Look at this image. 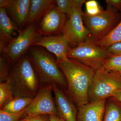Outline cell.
Here are the masks:
<instances>
[{
    "label": "cell",
    "mask_w": 121,
    "mask_h": 121,
    "mask_svg": "<svg viewBox=\"0 0 121 121\" xmlns=\"http://www.w3.org/2000/svg\"><path fill=\"white\" fill-rule=\"evenodd\" d=\"M56 63L66 80L68 94L72 101L78 108L89 103L88 91L95 71L69 58Z\"/></svg>",
    "instance_id": "cell-1"
},
{
    "label": "cell",
    "mask_w": 121,
    "mask_h": 121,
    "mask_svg": "<svg viewBox=\"0 0 121 121\" xmlns=\"http://www.w3.org/2000/svg\"><path fill=\"white\" fill-rule=\"evenodd\" d=\"M11 81L13 97L35 98L39 90V80L28 56H24L11 70Z\"/></svg>",
    "instance_id": "cell-2"
},
{
    "label": "cell",
    "mask_w": 121,
    "mask_h": 121,
    "mask_svg": "<svg viewBox=\"0 0 121 121\" xmlns=\"http://www.w3.org/2000/svg\"><path fill=\"white\" fill-rule=\"evenodd\" d=\"M32 46L29 49L28 56L40 82L67 87L66 80L56 60L45 50Z\"/></svg>",
    "instance_id": "cell-3"
},
{
    "label": "cell",
    "mask_w": 121,
    "mask_h": 121,
    "mask_svg": "<svg viewBox=\"0 0 121 121\" xmlns=\"http://www.w3.org/2000/svg\"><path fill=\"white\" fill-rule=\"evenodd\" d=\"M84 25L90 33L93 41L102 39L108 35L121 21V13L110 5L97 15L90 16L83 13Z\"/></svg>",
    "instance_id": "cell-4"
},
{
    "label": "cell",
    "mask_w": 121,
    "mask_h": 121,
    "mask_svg": "<svg viewBox=\"0 0 121 121\" xmlns=\"http://www.w3.org/2000/svg\"><path fill=\"white\" fill-rule=\"evenodd\" d=\"M112 55L107 49L99 47L90 39L70 48L68 58L76 60L91 68L95 71L101 69L105 61Z\"/></svg>",
    "instance_id": "cell-5"
},
{
    "label": "cell",
    "mask_w": 121,
    "mask_h": 121,
    "mask_svg": "<svg viewBox=\"0 0 121 121\" xmlns=\"http://www.w3.org/2000/svg\"><path fill=\"white\" fill-rule=\"evenodd\" d=\"M121 90V75L104 71H95L88 91L89 102L112 97Z\"/></svg>",
    "instance_id": "cell-6"
},
{
    "label": "cell",
    "mask_w": 121,
    "mask_h": 121,
    "mask_svg": "<svg viewBox=\"0 0 121 121\" xmlns=\"http://www.w3.org/2000/svg\"><path fill=\"white\" fill-rule=\"evenodd\" d=\"M41 36L36 24H30L7 45L2 54L9 61L17 62Z\"/></svg>",
    "instance_id": "cell-7"
},
{
    "label": "cell",
    "mask_w": 121,
    "mask_h": 121,
    "mask_svg": "<svg viewBox=\"0 0 121 121\" xmlns=\"http://www.w3.org/2000/svg\"><path fill=\"white\" fill-rule=\"evenodd\" d=\"M86 1V0H75L71 13L63 29V35L70 44L78 45L89 39L90 35L83 19L82 8Z\"/></svg>",
    "instance_id": "cell-8"
},
{
    "label": "cell",
    "mask_w": 121,
    "mask_h": 121,
    "mask_svg": "<svg viewBox=\"0 0 121 121\" xmlns=\"http://www.w3.org/2000/svg\"><path fill=\"white\" fill-rule=\"evenodd\" d=\"M52 84H47L40 89L25 110L26 115L58 114L55 102L52 97Z\"/></svg>",
    "instance_id": "cell-9"
},
{
    "label": "cell",
    "mask_w": 121,
    "mask_h": 121,
    "mask_svg": "<svg viewBox=\"0 0 121 121\" xmlns=\"http://www.w3.org/2000/svg\"><path fill=\"white\" fill-rule=\"evenodd\" d=\"M67 16L56 5L44 15L38 27L40 34L45 36L60 35L62 32Z\"/></svg>",
    "instance_id": "cell-10"
},
{
    "label": "cell",
    "mask_w": 121,
    "mask_h": 121,
    "mask_svg": "<svg viewBox=\"0 0 121 121\" xmlns=\"http://www.w3.org/2000/svg\"><path fill=\"white\" fill-rule=\"evenodd\" d=\"M67 39L62 35L41 36L32 46L45 48L56 56V63L68 59L67 55L70 48Z\"/></svg>",
    "instance_id": "cell-11"
},
{
    "label": "cell",
    "mask_w": 121,
    "mask_h": 121,
    "mask_svg": "<svg viewBox=\"0 0 121 121\" xmlns=\"http://www.w3.org/2000/svg\"><path fill=\"white\" fill-rule=\"evenodd\" d=\"M31 0H0V7L8 10L20 31L27 24Z\"/></svg>",
    "instance_id": "cell-12"
},
{
    "label": "cell",
    "mask_w": 121,
    "mask_h": 121,
    "mask_svg": "<svg viewBox=\"0 0 121 121\" xmlns=\"http://www.w3.org/2000/svg\"><path fill=\"white\" fill-rule=\"evenodd\" d=\"M58 114L65 121H78V110L72 101L56 84H52Z\"/></svg>",
    "instance_id": "cell-13"
},
{
    "label": "cell",
    "mask_w": 121,
    "mask_h": 121,
    "mask_svg": "<svg viewBox=\"0 0 121 121\" xmlns=\"http://www.w3.org/2000/svg\"><path fill=\"white\" fill-rule=\"evenodd\" d=\"M106 99H102L78 108V121H103Z\"/></svg>",
    "instance_id": "cell-14"
},
{
    "label": "cell",
    "mask_w": 121,
    "mask_h": 121,
    "mask_svg": "<svg viewBox=\"0 0 121 121\" xmlns=\"http://www.w3.org/2000/svg\"><path fill=\"white\" fill-rule=\"evenodd\" d=\"M21 31L9 17L6 9L0 8V52L13 39V33Z\"/></svg>",
    "instance_id": "cell-15"
},
{
    "label": "cell",
    "mask_w": 121,
    "mask_h": 121,
    "mask_svg": "<svg viewBox=\"0 0 121 121\" xmlns=\"http://www.w3.org/2000/svg\"><path fill=\"white\" fill-rule=\"evenodd\" d=\"M56 4V0H31L27 25L38 23Z\"/></svg>",
    "instance_id": "cell-16"
},
{
    "label": "cell",
    "mask_w": 121,
    "mask_h": 121,
    "mask_svg": "<svg viewBox=\"0 0 121 121\" xmlns=\"http://www.w3.org/2000/svg\"><path fill=\"white\" fill-rule=\"evenodd\" d=\"M33 98L16 97L7 101L0 109L5 112L17 113L25 110L32 101Z\"/></svg>",
    "instance_id": "cell-17"
},
{
    "label": "cell",
    "mask_w": 121,
    "mask_h": 121,
    "mask_svg": "<svg viewBox=\"0 0 121 121\" xmlns=\"http://www.w3.org/2000/svg\"><path fill=\"white\" fill-rule=\"evenodd\" d=\"M93 41L95 44L106 49L114 44L121 43V21L103 39L98 41Z\"/></svg>",
    "instance_id": "cell-18"
},
{
    "label": "cell",
    "mask_w": 121,
    "mask_h": 121,
    "mask_svg": "<svg viewBox=\"0 0 121 121\" xmlns=\"http://www.w3.org/2000/svg\"><path fill=\"white\" fill-rule=\"evenodd\" d=\"M103 121H121V105L113 99L106 107Z\"/></svg>",
    "instance_id": "cell-19"
},
{
    "label": "cell",
    "mask_w": 121,
    "mask_h": 121,
    "mask_svg": "<svg viewBox=\"0 0 121 121\" xmlns=\"http://www.w3.org/2000/svg\"><path fill=\"white\" fill-rule=\"evenodd\" d=\"M13 97L11 81L8 78L6 82L0 84V108L7 101L12 99Z\"/></svg>",
    "instance_id": "cell-20"
},
{
    "label": "cell",
    "mask_w": 121,
    "mask_h": 121,
    "mask_svg": "<svg viewBox=\"0 0 121 121\" xmlns=\"http://www.w3.org/2000/svg\"><path fill=\"white\" fill-rule=\"evenodd\" d=\"M101 69L110 72L121 70V56H111L105 61Z\"/></svg>",
    "instance_id": "cell-21"
},
{
    "label": "cell",
    "mask_w": 121,
    "mask_h": 121,
    "mask_svg": "<svg viewBox=\"0 0 121 121\" xmlns=\"http://www.w3.org/2000/svg\"><path fill=\"white\" fill-rule=\"evenodd\" d=\"M11 70L9 64L4 56L0 57V82H6L8 78Z\"/></svg>",
    "instance_id": "cell-22"
},
{
    "label": "cell",
    "mask_w": 121,
    "mask_h": 121,
    "mask_svg": "<svg viewBox=\"0 0 121 121\" xmlns=\"http://www.w3.org/2000/svg\"><path fill=\"white\" fill-rule=\"evenodd\" d=\"M75 0H56V5L62 13L66 14L69 18L71 13Z\"/></svg>",
    "instance_id": "cell-23"
},
{
    "label": "cell",
    "mask_w": 121,
    "mask_h": 121,
    "mask_svg": "<svg viewBox=\"0 0 121 121\" xmlns=\"http://www.w3.org/2000/svg\"><path fill=\"white\" fill-rule=\"evenodd\" d=\"M85 4L86 9V13L90 16L97 15L103 10V8L95 0L87 1Z\"/></svg>",
    "instance_id": "cell-24"
},
{
    "label": "cell",
    "mask_w": 121,
    "mask_h": 121,
    "mask_svg": "<svg viewBox=\"0 0 121 121\" xmlns=\"http://www.w3.org/2000/svg\"><path fill=\"white\" fill-rule=\"evenodd\" d=\"M25 110L20 113H12L0 109V121H19L25 115Z\"/></svg>",
    "instance_id": "cell-25"
},
{
    "label": "cell",
    "mask_w": 121,
    "mask_h": 121,
    "mask_svg": "<svg viewBox=\"0 0 121 121\" xmlns=\"http://www.w3.org/2000/svg\"><path fill=\"white\" fill-rule=\"evenodd\" d=\"M19 121H50V119L48 115H26Z\"/></svg>",
    "instance_id": "cell-26"
},
{
    "label": "cell",
    "mask_w": 121,
    "mask_h": 121,
    "mask_svg": "<svg viewBox=\"0 0 121 121\" xmlns=\"http://www.w3.org/2000/svg\"><path fill=\"white\" fill-rule=\"evenodd\" d=\"M107 50L112 55L121 56V42L113 44L108 48Z\"/></svg>",
    "instance_id": "cell-27"
},
{
    "label": "cell",
    "mask_w": 121,
    "mask_h": 121,
    "mask_svg": "<svg viewBox=\"0 0 121 121\" xmlns=\"http://www.w3.org/2000/svg\"><path fill=\"white\" fill-rule=\"evenodd\" d=\"M107 4L109 5L121 13V0H106Z\"/></svg>",
    "instance_id": "cell-28"
},
{
    "label": "cell",
    "mask_w": 121,
    "mask_h": 121,
    "mask_svg": "<svg viewBox=\"0 0 121 121\" xmlns=\"http://www.w3.org/2000/svg\"><path fill=\"white\" fill-rule=\"evenodd\" d=\"M112 97L115 101L121 103V90L115 94Z\"/></svg>",
    "instance_id": "cell-29"
},
{
    "label": "cell",
    "mask_w": 121,
    "mask_h": 121,
    "mask_svg": "<svg viewBox=\"0 0 121 121\" xmlns=\"http://www.w3.org/2000/svg\"><path fill=\"white\" fill-rule=\"evenodd\" d=\"M49 116L50 121H65L64 119L61 118L60 117H58L57 115H50Z\"/></svg>",
    "instance_id": "cell-30"
},
{
    "label": "cell",
    "mask_w": 121,
    "mask_h": 121,
    "mask_svg": "<svg viewBox=\"0 0 121 121\" xmlns=\"http://www.w3.org/2000/svg\"><path fill=\"white\" fill-rule=\"evenodd\" d=\"M112 72V73H115L121 75V70H119L117 71L113 72Z\"/></svg>",
    "instance_id": "cell-31"
},
{
    "label": "cell",
    "mask_w": 121,
    "mask_h": 121,
    "mask_svg": "<svg viewBox=\"0 0 121 121\" xmlns=\"http://www.w3.org/2000/svg\"><path fill=\"white\" fill-rule=\"evenodd\" d=\"M120 104H121V103H120Z\"/></svg>",
    "instance_id": "cell-32"
}]
</instances>
